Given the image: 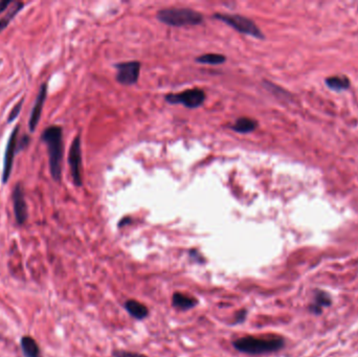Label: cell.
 I'll use <instances>...</instances> for the list:
<instances>
[{"instance_id":"1","label":"cell","mask_w":358,"mask_h":357,"mask_svg":"<svg viewBox=\"0 0 358 357\" xmlns=\"http://www.w3.org/2000/svg\"><path fill=\"white\" fill-rule=\"evenodd\" d=\"M41 140L47 148L51 178L56 182H60L62 178L63 129L57 125L49 126L43 131Z\"/></svg>"},{"instance_id":"2","label":"cell","mask_w":358,"mask_h":357,"mask_svg":"<svg viewBox=\"0 0 358 357\" xmlns=\"http://www.w3.org/2000/svg\"><path fill=\"white\" fill-rule=\"evenodd\" d=\"M285 340L282 337L243 336L233 341V347L238 352L247 355H264L280 351L284 348Z\"/></svg>"},{"instance_id":"3","label":"cell","mask_w":358,"mask_h":357,"mask_svg":"<svg viewBox=\"0 0 358 357\" xmlns=\"http://www.w3.org/2000/svg\"><path fill=\"white\" fill-rule=\"evenodd\" d=\"M156 18L161 23L174 27L198 25L203 21L202 14L189 9V7H182V9H176V7H173V9H163L157 13Z\"/></svg>"},{"instance_id":"4","label":"cell","mask_w":358,"mask_h":357,"mask_svg":"<svg viewBox=\"0 0 358 357\" xmlns=\"http://www.w3.org/2000/svg\"><path fill=\"white\" fill-rule=\"evenodd\" d=\"M213 18L224 22L225 24H227L230 27H233L234 29H236L237 32L241 33L243 35L251 36V37H253V38H257V39L265 38L264 34L257 26L255 22L247 17L242 16V15L216 13L213 16Z\"/></svg>"},{"instance_id":"5","label":"cell","mask_w":358,"mask_h":357,"mask_svg":"<svg viewBox=\"0 0 358 357\" xmlns=\"http://www.w3.org/2000/svg\"><path fill=\"white\" fill-rule=\"evenodd\" d=\"M19 130H20V127H19V125H17L16 127L12 130L10 137H9V139H7L4 157H3V169H2V176H1V180H2L3 184L7 183V181L10 180L11 173L13 170V165H14L15 155H16L17 152L19 151V140H18Z\"/></svg>"},{"instance_id":"6","label":"cell","mask_w":358,"mask_h":357,"mask_svg":"<svg viewBox=\"0 0 358 357\" xmlns=\"http://www.w3.org/2000/svg\"><path fill=\"white\" fill-rule=\"evenodd\" d=\"M165 99L170 104H181L184 107L195 109L202 105L205 100V93L198 88L188 89L181 93H169Z\"/></svg>"},{"instance_id":"7","label":"cell","mask_w":358,"mask_h":357,"mask_svg":"<svg viewBox=\"0 0 358 357\" xmlns=\"http://www.w3.org/2000/svg\"><path fill=\"white\" fill-rule=\"evenodd\" d=\"M68 163L74 185L81 187L83 180H82V143L80 134L74 137L71 143L68 154Z\"/></svg>"},{"instance_id":"8","label":"cell","mask_w":358,"mask_h":357,"mask_svg":"<svg viewBox=\"0 0 358 357\" xmlns=\"http://www.w3.org/2000/svg\"><path fill=\"white\" fill-rule=\"evenodd\" d=\"M116 81L122 85L135 84L139 78L140 63L137 61H128L115 64Z\"/></svg>"},{"instance_id":"9","label":"cell","mask_w":358,"mask_h":357,"mask_svg":"<svg viewBox=\"0 0 358 357\" xmlns=\"http://www.w3.org/2000/svg\"><path fill=\"white\" fill-rule=\"evenodd\" d=\"M12 199H13V207H14V213H15V219L18 225L24 224L27 220V203L25 200V193L23 184L21 182H18L15 185L12 193Z\"/></svg>"},{"instance_id":"10","label":"cell","mask_w":358,"mask_h":357,"mask_svg":"<svg viewBox=\"0 0 358 357\" xmlns=\"http://www.w3.org/2000/svg\"><path fill=\"white\" fill-rule=\"evenodd\" d=\"M47 87H48V85L46 82H44L43 84H41V86L39 88L38 95H37L35 104L32 108V112H31V115H29V121H28V129L31 133L36 131L37 126H38V124L40 122L42 110H43L44 104H45V101L47 98Z\"/></svg>"},{"instance_id":"11","label":"cell","mask_w":358,"mask_h":357,"mask_svg":"<svg viewBox=\"0 0 358 357\" xmlns=\"http://www.w3.org/2000/svg\"><path fill=\"white\" fill-rule=\"evenodd\" d=\"M124 308L130 316L137 319V321H143L149 315V309L146 305L135 300H127L124 304Z\"/></svg>"},{"instance_id":"12","label":"cell","mask_w":358,"mask_h":357,"mask_svg":"<svg viewBox=\"0 0 358 357\" xmlns=\"http://www.w3.org/2000/svg\"><path fill=\"white\" fill-rule=\"evenodd\" d=\"M332 303L330 295L322 290H316L314 292V299L310 305V311L314 314H320L324 307L330 306Z\"/></svg>"},{"instance_id":"13","label":"cell","mask_w":358,"mask_h":357,"mask_svg":"<svg viewBox=\"0 0 358 357\" xmlns=\"http://www.w3.org/2000/svg\"><path fill=\"white\" fill-rule=\"evenodd\" d=\"M198 301L196 299H194L192 296L185 295L183 293L180 292H175L172 295V305L173 307L179 309V310H190L195 308L197 306Z\"/></svg>"},{"instance_id":"14","label":"cell","mask_w":358,"mask_h":357,"mask_svg":"<svg viewBox=\"0 0 358 357\" xmlns=\"http://www.w3.org/2000/svg\"><path fill=\"white\" fill-rule=\"evenodd\" d=\"M258 123L257 121L252 120L249 117H240L230 126V129L234 130L235 132L241 133V134H247V133L252 132L257 128Z\"/></svg>"},{"instance_id":"15","label":"cell","mask_w":358,"mask_h":357,"mask_svg":"<svg viewBox=\"0 0 358 357\" xmlns=\"http://www.w3.org/2000/svg\"><path fill=\"white\" fill-rule=\"evenodd\" d=\"M23 7H24L23 2L17 1V2L13 3V6L10 7L5 16L0 19V34H1L4 29L9 26V24L14 20V18L16 17L22 10H23Z\"/></svg>"},{"instance_id":"16","label":"cell","mask_w":358,"mask_h":357,"mask_svg":"<svg viewBox=\"0 0 358 357\" xmlns=\"http://www.w3.org/2000/svg\"><path fill=\"white\" fill-rule=\"evenodd\" d=\"M21 348L25 357H39L40 350L36 340L29 336H23L21 338Z\"/></svg>"},{"instance_id":"17","label":"cell","mask_w":358,"mask_h":357,"mask_svg":"<svg viewBox=\"0 0 358 357\" xmlns=\"http://www.w3.org/2000/svg\"><path fill=\"white\" fill-rule=\"evenodd\" d=\"M326 85L334 91H342L350 87V81L347 77H331L326 80Z\"/></svg>"},{"instance_id":"18","label":"cell","mask_w":358,"mask_h":357,"mask_svg":"<svg viewBox=\"0 0 358 357\" xmlns=\"http://www.w3.org/2000/svg\"><path fill=\"white\" fill-rule=\"evenodd\" d=\"M226 58L223 55L219 54H206L196 58V62L201 64H210V65H218L224 63Z\"/></svg>"},{"instance_id":"19","label":"cell","mask_w":358,"mask_h":357,"mask_svg":"<svg viewBox=\"0 0 358 357\" xmlns=\"http://www.w3.org/2000/svg\"><path fill=\"white\" fill-rule=\"evenodd\" d=\"M23 103H24V99L22 98L16 104V105L13 107V109L10 111L9 115H7V124H12L14 121H16V118L19 116V114L21 112V109H22V106H23Z\"/></svg>"},{"instance_id":"20","label":"cell","mask_w":358,"mask_h":357,"mask_svg":"<svg viewBox=\"0 0 358 357\" xmlns=\"http://www.w3.org/2000/svg\"><path fill=\"white\" fill-rule=\"evenodd\" d=\"M113 357H148L145 354L135 353V352H129L125 350H114L112 352Z\"/></svg>"},{"instance_id":"21","label":"cell","mask_w":358,"mask_h":357,"mask_svg":"<svg viewBox=\"0 0 358 357\" xmlns=\"http://www.w3.org/2000/svg\"><path fill=\"white\" fill-rule=\"evenodd\" d=\"M246 316H247V310L246 309H241L239 310L236 315H235V319L233 321V324L232 325H238V324H242L245 319H246Z\"/></svg>"},{"instance_id":"22","label":"cell","mask_w":358,"mask_h":357,"mask_svg":"<svg viewBox=\"0 0 358 357\" xmlns=\"http://www.w3.org/2000/svg\"><path fill=\"white\" fill-rule=\"evenodd\" d=\"M190 257L193 258L198 263H203V262H205V260L203 259L202 255H200L199 251L197 249H191L190 250Z\"/></svg>"},{"instance_id":"23","label":"cell","mask_w":358,"mask_h":357,"mask_svg":"<svg viewBox=\"0 0 358 357\" xmlns=\"http://www.w3.org/2000/svg\"><path fill=\"white\" fill-rule=\"evenodd\" d=\"M14 2L11 0H4V1H0V14L3 13L6 9H10V5H12Z\"/></svg>"},{"instance_id":"24","label":"cell","mask_w":358,"mask_h":357,"mask_svg":"<svg viewBox=\"0 0 358 357\" xmlns=\"http://www.w3.org/2000/svg\"><path fill=\"white\" fill-rule=\"evenodd\" d=\"M128 223H130V219H129V218H124L121 222L118 223V226H119V227H122V226H124L125 224H128Z\"/></svg>"}]
</instances>
